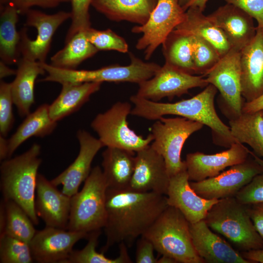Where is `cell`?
Wrapping results in <instances>:
<instances>
[{
  "mask_svg": "<svg viewBox=\"0 0 263 263\" xmlns=\"http://www.w3.org/2000/svg\"><path fill=\"white\" fill-rule=\"evenodd\" d=\"M11 83L2 80L0 82V133L6 137L13 126L15 119Z\"/></svg>",
  "mask_w": 263,
  "mask_h": 263,
  "instance_id": "ab89813d",
  "label": "cell"
},
{
  "mask_svg": "<svg viewBox=\"0 0 263 263\" xmlns=\"http://www.w3.org/2000/svg\"><path fill=\"white\" fill-rule=\"evenodd\" d=\"M249 206V211L255 227L263 241V203Z\"/></svg>",
  "mask_w": 263,
  "mask_h": 263,
  "instance_id": "f6af8a7d",
  "label": "cell"
},
{
  "mask_svg": "<svg viewBox=\"0 0 263 263\" xmlns=\"http://www.w3.org/2000/svg\"><path fill=\"white\" fill-rule=\"evenodd\" d=\"M224 0L242 9L257 21V26L263 27V0Z\"/></svg>",
  "mask_w": 263,
  "mask_h": 263,
  "instance_id": "7bdbcfd3",
  "label": "cell"
},
{
  "mask_svg": "<svg viewBox=\"0 0 263 263\" xmlns=\"http://www.w3.org/2000/svg\"><path fill=\"white\" fill-rule=\"evenodd\" d=\"M242 256L251 263H263V248L241 252Z\"/></svg>",
  "mask_w": 263,
  "mask_h": 263,
  "instance_id": "7dc6e473",
  "label": "cell"
},
{
  "mask_svg": "<svg viewBox=\"0 0 263 263\" xmlns=\"http://www.w3.org/2000/svg\"><path fill=\"white\" fill-rule=\"evenodd\" d=\"M186 13L178 0H158L146 22L135 26L132 32L142 33L136 48L144 50L145 59H149L157 48L186 19Z\"/></svg>",
  "mask_w": 263,
  "mask_h": 263,
  "instance_id": "30bf717a",
  "label": "cell"
},
{
  "mask_svg": "<svg viewBox=\"0 0 263 263\" xmlns=\"http://www.w3.org/2000/svg\"><path fill=\"white\" fill-rule=\"evenodd\" d=\"M6 137L0 135V159L3 161L8 158V142Z\"/></svg>",
  "mask_w": 263,
  "mask_h": 263,
  "instance_id": "c3c4849f",
  "label": "cell"
},
{
  "mask_svg": "<svg viewBox=\"0 0 263 263\" xmlns=\"http://www.w3.org/2000/svg\"><path fill=\"white\" fill-rule=\"evenodd\" d=\"M162 45L166 63L185 73L195 74L190 35L174 29Z\"/></svg>",
  "mask_w": 263,
  "mask_h": 263,
  "instance_id": "d6a6232c",
  "label": "cell"
},
{
  "mask_svg": "<svg viewBox=\"0 0 263 263\" xmlns=\"http://www.w3.org/2000/svg\"><path fill=\"white\" fill-rule=\"evenodd\" d=\"M76 137L79 144L76 158L66 169L51 180L56 187L61 185V191L71 197L78 191L80 185L89 175L94 157L104 147L98 138L84 130L78 131Z\"/></svg>",
  "mask_w": 263,
  "mask_h": 263,
  "instance_id": "ac0fdd59",
  "label": "cell"
},
{
  "mask_svg": "<svg viewBox=\"0 0 263 263\" xmlns=\"http://www.w3.org/2000/svg\"><path fill=\"white\" fill-rule=\"evenodd\" d=\"M40 152V146L34 143L23 153L2 161L0 167L3 198L18 204L36 225L39 221L35 207V192L42 162Z\"/></svg>",
  "mask_w": 263,
  "mask_h": 263,
  "instance_id": "3957f363",
  "label": "cell"
},
{
  "mask_svg": "<svg viewBox=\"0 0 263 263\" xmlns=\"http://www.w3.org/2000/svg\"><path fill=\"white\" fill-rule=\"evenodd\" d=\"M204 220L241 252L263 248V241L251 220L249 206L235 197L219 199L209 210Z\"/></svg>",
  "mask_w": 263,
  "mask_h": 263,
  "instance_id": "5b68a950",
  "label": "cell"
},
{
  "mask_svg": "<svg viewBox=\"0 0 263 263\" xmlns=\"http://www.w3.org/2000/svg\"><path fill=\"white\" fill-rule=\"evenodd\" d=\"M254 153L236 142L227 150L213 154L188 153L185 161L189 180L198 182L217 176L225 168L245 161Z\"/></svg>",
  "mask_w": 263,
  "mask_h": 263,
  "instance_id": "e0dca14e",
  "label": "cell"
},
{
  "mask_svg": "<svg viewBox=\"0 0 263 263\" xmlns=\"http://www.w3.org/2000/svg\"><path fill=\"white\" fill-rule=\"evenodd\" d=\"M132 111L128 102H117L106 112L97 114L91 126L104 147H114L135 152L150 145L151 133L144 138L130 128L127 117Z\"/></svg>",
  "mask_w": 263,
  "mask_h": 263,
  "instance_id": "9c48e42d",
  "label": "cell"
},
{
  "mask_svg": "<svg viewBox=\"0 0 263 263\" xmlns=\"http://www.w3.org/2000/svg\"><path fill=\"white\" fill-rule=\"evenodd\" d=\"M0 7V60L10 65L17 63L20 55L19 51L20 35L16 28L19 14L11 4Z\"/></svg>",
  "mask_w": 263,
  "mask_h": 263,
  "instance_id": "4dcf8cb0",
  "label": "cell"
},
{
  "mask_svg": "<svg viewBox=\"0 0 263 263\" xmlns=\"http://www.w3.org/2000/svg\"><path fill=\"white\" fill-rule=\"evenodd\" d=\"M88 40L99 50L128 52V44L124 38L110 29L98 30L91 27L85 31Z\"/></svg>",
  "mask_w": 263,
  "mask_h": 263,
  "instance_id": "74e56055",
  "label": "cell"
},
{
  "mask_svg": "<svg viewBox=\"0 0 263 263\" xmlns=\"http://www.w3.org/2000/svg\"><path fill=\"white\" fill-rule=\"evenodd\" d=\"M16 77L11 83L14 104L21 117L30 113L31 106L35 102L34 87L39 75L46 72L41 63L24 57L18 62Z\"/></svg>",
  "mask_w": 263,
  "mask_h": 263,
  "instance_id": "cb8c5ba5",
  "label": "cell"
},
{
  "mask_svg": "<svg viewBox=\"0 0 263 263\" xmlns=\"http://www.w3.org/2000/svg\"><path fill=\"white\" fill-rule=\"evenodd\" d=\"M136 153L134 169L128 189L166 195L170 176L162 156L150 145Z\"/></svg>",
  "mask_w": 263,
  "mask_h": 263,
  "instance_id": "2e32d148",
  "label": "cell"
},
{
  "mask_svg": "<svg viewBox=\"0 0 263 263\" xmlns=\"http://www.w3.org/2000/svg\"><path fill=\"white\" fill-rule=\"evenodd\" d=\"M138 85L136 95L158 102L164 97H180L191 89L206 87L208 83L203 75H191L165 63L152 77Z\"/></svg>",
  "mask_w": 263,
  "mask_h": 263,
  "instance_id": "5bb4252c",
  "label": "cell"
},
{
  "mask_svg": "<svg viewBox=\"0 0 263 263\" xmlns=\"http://www.w3.org/2000/svg\"><path fill=\"white\" fill-rule=\"evenodd\" d=\"M158 0H93L92 5L111 20L145 24Z\"/></svg>",
  "mask_w": 263,
  "mask_h": 263,
  "instance_id": "484cf974",
  "label": "cell"
},
{
  "mask_svg": "<svg viewBox=\"0 0 263 263\" xmlns=\"http://www.w3.org/2000/svg\"><path fill=\"white\" fill-rule=\"evenodd\" d=\"M131 62L127 66L112 65L94 70H67L55 67L46 62L42 66L47 73L41 81L65 83L129 82L139 84L152 77L161 66L146 62L130 54Z\"/></svg>",
  "mask_w": 263,
  "mask_h": 263,
  "instance_id": "52a82bcc",
  "label": "cell"
},
{
  "mask_svg": "<svg viewBox=\"0 0 263 263\" xmlns=\"http://www.w3.org/2000/svg\"><path fill=\"white\" fill-rule=\"evenodd\" d=\"M185 19L175 29L202 38L211 43L221 57L231 47L222 31L196 6L189 7L186 11Z\"/></svg>",
  "mask_w": 263,
  "mask_h": 263,
  "instance_id": "83f0119b",
  "label": "cell"
},
{
  "mask_svg": "<svg viewBox=\"0 0 263 263\" xmlns=\"http://www.w3.org/2000/svg\"><path fill=\"white\" fill-rule=\"evenodd\" d=\"M185 169L170 177L167 193L169 206L179 210L189 223L204 220L209 210L219 200L206 199L191 188Z\"/></svg>",
  "mask_w": 263,
  "mask_h": 263,
  "instance_id": "ffe728a7",
  "label": "cell"
},
{
  "mask_svg": "<svg viewBox=\"0 0 263 263\" xmlns=\"http://www.w3.org/2000/svg\"><path fill=\"white\" fill-rule=\"evenodd\" d=\"M89 234L50 226L36 231L29 243L34 261L39 263H64L78 241Z\"/></svg>",
  "mask_w": 263,
  "mask_h": 263,
  "instance_id": "9a60e30c",
  "label": "cell"
},
{
  "mask_svg": "<svg viewBox=\"0 0 263 263\" xmlns=\"http://www.w3.org/2000/svg\"><path fill=\"white\" fill-rule=\"evenodd\" d=\"M0 235L5 234L29 243L36 233L34 223L16 203L2 199L0 204Z\"/></svg>",
  "mask_w": 263,
  "mask_h": 263,
  "instance_id": "f546056e",
  "label": "cell"
},
{
  "mask_svg": "<svg viewBox=\"0 0 263 263\" xmlns=\"http://www.w3.org/2000/svg\"><path fill=\"white\" fill-rule=\"evenodd\" d=\"M168 206L165 195L107 188L106 220L103 227L106 241L102 252L122 243L132 246Z\"/></svg>",
  "mask_w": 263,
  "mask_h": 263,
  "instance_id": "6da1fadb",
  "label": "cell"
},
{
  "mask_svg": "<svg viewBox=\"0 0 263 263\" xmlns=\"http://www.w3.org/2000/svg\"><path fill=\"white\" fill-rule=\"evenodd\" d=\"M107 185L102 169L94 167L84 186L71 197L67 230L90 233L103 228L106 220Z\"/></svg>",
  "mask_w": 263,
  "mask_h": 263,
  "instance_id": "8992f818",
  "label": "cell"
},
{
  "mask_svg": "<svg viewBox=\"0 0 263 263\" xmlns=\"http://www.w3.org/2000/svg\"><path fill=\"white\" fill-rule=\"evenodd\" d=\"M260 112H261V113H262V115L263 116V110H262V111H261Z\"/></svg>",
  "mask_w": 263,
  "mask_h": 263,
  "instance_id": "db71d44e",
  "label": "cell"
},
{
  "mask_svg": "<svg viewBox=\"0 0 263 263\" xmlns=\"http://www.w3.org/2000/svg\"><path fill=\"white\" fill-rule=\"evenodd\" d=\"M207 17L222 31L231 49L240 51L256 34L254 19L234 5L226 3Z\"/></svg>",
  "mask_w": 263,
  "mask_h": 263,
  "instance_id": "603a6c76",
  "label": "cell"
},
{
  "mask_svg": "<svg viewBox=\"0 0 263 263\" xmlns=\"http://www.w3.org/2000/svg\"><path fill=\"white\" fill-rule=\"evenodd\" d=\"M157 263H178L174 258L167 256L162 255V256L157 259Z\"/></svg>",
  "mask_w": 263,
  "mask_h": 263,
  "instance_id": "816d5d0a",
  "label": "cell"
},
{
  "mask_svg": "<svg viewBox=\"0 0 263 263\" xmlns=\"http://www.w3.org/2000/svg\"><path fill=\"white\" fill-rule=\"evenodd\" d=\"M263 110V94L250 102H245L242 109L244 113H255Z\"/></svg>",
  "mask_w": 263,
  "mask_h": 263,
  "instance_id": "bcb514c9",
  "label": "cell"
},
{
  "mask_svg": "<svg viewBox=\"0 0 263 263\" xmlns=\"http://www.w3.org/2000/svg\"><path fill=\"white\" fill-rule=\"evenodd\" d=\"M217 91L216 87L208 84L192 97L175 103L155 102L135 94L130 98L134 105L131 114L149 120H157L171 114L200 122L211 129L215 143L229 148L236 141L229 127L221 120L216 113L214 98Z\"/></svg>",
  "mask_w": 263,
  "mask_h": 263,
  "instance_id": "7a4b0ae2",
  "label": "cell"
},
{
  "mask_svg": "<svg viewBox=\"0 0 263 263\" xmlns=\"http://www.w3.org/2000/svg\"><path fill=\"white\" fill-rule=\"evenodd\" d=\"M189 229L195 250L205 263H251L214 233L204 220L189 223Z\"/></svg>",
  "mask_w": 263,
  "mask_h": 263,
  "instance_id": "7402d4cb",
  "label": "cell"
},
{
  "mask_svg": "<svg viewBox=\"0 0 263 263\" xmlns=\"http://www.w3.org/2000/svg\"><path fill=\"white\" fill-rule=\"evenodd\" d=\"M49 105L43 104L30 113L8 139V158L24 141L31 137H44L50 135L57 126L50 117Z\"/></svg>",
  "mask_w": 263,
  "mask_h": 263,
  "instance_id": "f1b7e54d",
  "label": "cell"
},
{
  "mask_svg": "<svg viewBox=\"0 0 263 263\" xmlns=\"http://www.w3.org/2000/svg\"><path fill=\"white\" fill-rule=\"evenodd\" d=\"M34 262L29 243L5 234L0 235V263Z\"/></svg>",
  "mask_w": 263,
  "mask_h": 263,
  "instance_id": "8d00e7d4",
  "label": "cell"
},
{
  "mask_svg": "<svg viewBox=\"0 0 263 263\" xmlns=\"http://www.w3.org/2000/svg\"><path fill=\"white\" fill-rule=\"evenodd\" d=\"M263 172V160L258 156L249 157L216 176L190 182L193 190L206 199L219 200L235 197L255 176Z\"/></svg>",
  "mask_w": 263,
  "mask_h": 263,
  "instance_id": "7c38bea8",
  "label": "cell"
},
{
  "mask_svg": "<svg viewBox=\"0 0 263 263\" xmlns=\"http://www.w3.org/2000/svg\"><path fill=\"white\" fill-rule=\"evenodd\" d=\"M86 31L74 35L65 46L51 58V65L58 68L76 69L83 61L99 51L87 38Z\"/></svg>",
  "mask_w": 263,
  "mask_h": 263,
  "instance_id": "836d02e7",
  "label": "cell"
},
{
  "mask_svg": "<svg viewBox=\"0 0 263 263\" xmlns=\"http://www.w3.org/2000/svg\"><path fill=\"white\" fill-rule=\"evenodd\" d=\"M191 36L195 74L205 76L219 62L221 56L216 49L209 42L199 37Z\"/></svg>",
  "mask_w": 263,
  "mask_h": 263,
  "instance_id": "d590c367",
  "label": "cell"
},
{
  "mask_svg": "<svg viewBox=\"0 0 263 263\" xmlns=\"http://www.w3.org/2000/svg\"><path fill=\"white\" fill-rule=\"evenodd\" d=\"M208 0H190L184 7H183L184 11L191 6H196L200 8L203 11H204Z\"/></svg>",
  "mask_w": 263,
  "mask_h": 263,
  "instance_id": "f907efd6",
  "label": "cell"
},
{
  "mask_svg": "<svg viewBox=\"0 0 263 263\" xmlns=\"http://www.w3.org/2000/svg\"><path fill=\"white\" fill-rule=\"evenodd\" d=\"M70 1V0H0V6L11 4L17 8L19 14L25 15L34 6L51 8Z\"/></svg>",
  "mask_w": 263,
  "mask_h": 263,
  "instance_id": "b9f144b4",
  "label": "cell"
},
{
  "mask_svg": "<svg viewBox=\"0 0 263 263\" xmlns=\"http://www.w3.org/2000/svg\"><path fill=\"white\" fill-rule=\"evenodd\" d=\"M153 244L155 250L178 263H204L194 247L189 223L176 208L169 206L142 235Z\"/></svg>",
  "mask_w": 263,
  "mask_h": 263,
  "instance_id": "277c9868",
  "label": "cell"
},
{
  "mask_svg": "<svg viewBox=\"0 0 263 263\" xmlns=\"http://www.w3.org/2000/svg\"><path fill=\"white\" fill-rule=\"evenodd\" d=\"M102 172L107 188L128 189L135 167L134 152L123 149L107 147L102 153Z\"/></svg>",
  "mask_w": 263,
  "mask_h": 263,
  "instance_id": "d4e9b609",
  "label": "cell"
},
{
  "mask_svg": "<svg viewBox=\"0 0 263 263\" xmlns=\"http://www.w3.org/2000/svg\"><path fill=\"white\" fill-rule=\"evenodd\" d=\"M43 175L38 173L35 207L38 217L46 226L67 230L71 208V197L59 191Z\"/></svg>",
  "mask_w": 263,
  "mask_h": 263,
  "instance_id": "d6986e66",
  "label": "cell"
},
{
  "mask_svg": "<svg viewBox=\"0 0 263 263\" xmlns=\"http://www.w3.org/2000/svg\"><path fill=\"white\" fill-rule=\"evenodd\" d=\"M101 82L65 83L56 98L49 105L51 118L57 122L77 111L100 88Z\"/></svg>",
  "mask_w": 263,
  "mask_h": 263,
  "instance_id": "4316f807",
  "label": "cell"
},
{
  "mask_svg": "<svg viewBox=\"0 0 263 263\" xmlns=\"http://www.w3.org/2000/svg\"><path fill=\"white\" fill-rule=\"evenodd\" d=\"M235 197L246 205L263 203V172L255 176Z\"/></svg>",
  "mask_w": 263,
  "mask_h": 263,
  "instance_id": "60d3db41",
  "label": "cell"
},
{
  "mask_svg": "<svg viewBox=\"0 0 263 263\" xmlns=\"http://www.w3.org/2000/svg\"><path fill=\"white\" fill-rule=\"evenodd\" d=\"M93 0H70L71 23L67 32L65 43L76 33L86 31L91 27L89 8Z\"/></svg>",
  "mask_w": 263,
  "mask_h": 263,
  "instance_id": "f35d334b",
  "label": "cell"
},
{
  "mask_svg": "<svg viewBox=\"0 0 263 263\" xmlns=\"http://www.w3.org/2000/svg\"><path fill=\"white\" fill-rule=\"evenodd\" d=\"M25 15V26L36 28L37 36L32 40L28 37L25 28L20 30V55L22 57L45 62L54 35L63 22L71 19V12L60 11L54 14H47L31 9Z\"/></svg>",
  "mask_w": 263,
  "mask_h": 263,
  "instance_id": "4fadbf2b",
  "label": "cell"
},
{
  "mask_svg": "<svg viewBox=\"0 0 263 263\" xmlns=\"http://www.w3.org/2000/svg\"><path fill=\"white\" fill-rule=\"evenodd\" d=\"M181 6L184 7L190 0H178Z\"/></svg>",
  "mask_w": 263,
  "mask_h": 263,
  "instance_id": "f5cc1de1",
  "label": "cell"
},
{
  "mask_svg": "<svg viewBox=\"0 0 263 263\" xmlns=\"http://www.w3.org/2000/svg\"><path fill=\"white\" fill-rule=\"evenodd\" d=\"M200 122L183 117L156 120L151 128L153 139L150 146L164 159L170 177L186 169L181 153L184 144L193 133L204 127Z\"/></svg>",
  "mask_w": 263,
  "mask_h": 263,
  "instance_id": "ba28073f",
  "label": "cell"
},
{
  "mask_svg": "<svg viewBox=\"0 0 263 263\" xmlns=\"http://www.w3.org/2000/svg\"><path fill=\"white\" fill-rule=\"evenodd\" d=\"M240 57V51L231 49L205 75L208 84L219 91L223 113L229 120L242 113L245 102L242 94Z\"/></svg>",
  "mask_w": 263,
  "mask_h": 263,
  "instance_id": "8fae6325",
  "label": "cell"
},
{
  "mask_svg": "<svg viewBox=\"0 0 263 263\" xmlns=\"http://www.w3.org/2000/svg\"><path fill=\"white\" fill-rule=\"evenodd\" d=\"M236 142L248 145L256 155L263 158V116L261 112L244 113L229 121Z\"/></svg>",
  "mask_w": 263,
  "mask_h": 263,
  "instance_id": "1f68e13d",
  "label": "cell"
},
{
  "mask_svg": "<svg viewBox=\"0 0 263 263\" xmlns=\"http://www.w3.org/2000/svg\"><path fill=\"white\" fill-rule=\"evenodd\" d=\"M6 63L0 61V79L11 76L16 75L17 71L9 68Z\"/></svg>",
  "mask_w": 263,
  "mask_h": 263,
  "instance_id": "681fc988",
  "label": "cell"
},
{
  "mask_svg": "<svg viewBox=\"0 0 263 263\" xmlns=\"http://www.w3.org/2000/svg\"><path fill=\"white\" fill-rule=\"evenodd\" d=\"M242 94L250 102L263 94V27L257 26L256 34L240 51Z\"/></svg>",
  "mask_w": 263,
  "mask_h": 263,
  "instance_id": "44dd1931",
  "label": "cell"
},
{
  "mask_svg": "<svg viewBox=\"0 0 263 263\" xmlns=\"http://www.w3.org/2000/svg\"><path fill=\"white\" fill-rule=\"evenodd\" d=\"M154 250L155 248L152 242L145 236H141L136 244L135 263H157Z\"/></svg>",
  "mask_w": 263,
  "mask_h": 263,
  "instance_id": "ee69618b",
  "label": "cell"
},
{
  "mask_svg": "<svg viewBox=\"0 0 263 263\" xmlns=\"http://www.w3.org/2000/svg\"><path fill=\"white\" fill-rule=\"evenodd\" d=\"M101 230L89 233L88 242L81 250H73L64 263H131L132 261L127 250V246L124 243L119 244V254L115 259L106 257L103 252L96 251L98 239Z\"/></svg>",
  "mask_w": 263,
  "mask_h": 263,
  "instance_id": "e575fe53",
  "label": "cell"
}]
</instances>
